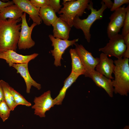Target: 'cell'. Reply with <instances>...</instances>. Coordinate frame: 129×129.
<instances>
[{"mask_svg": "<svg viewBox=\"0 0 129 129\" xmlns=\"http://www.w3.org/2000/svg\"><path fill=\"white\" fill-rule=\"evenodd\" d=\"M21 20L0 19V53L10 50L16 51L21 26L18 23Z\"/></svg>", "mask_w": 129, "mask_h": 129, "instance_id": "obj_1", "label": "cell"}, {"mask_svg": "<svg viewBox=\"0 0 129 129\" xmlns=\"http://www.w3.org/2000/svg\"><path fill=\"white\" fill-rule=\"evenodd\" d=\"M129 59L123 58L114 61V79L112 82L114 92L127 96L129 92Z\"/></svg>", "mask_w": 129, "mask_h": 129, "instance_id": "obj_2", "label": "cell"}, {"mask_svg": "<svg viewBox=\"0 0 129 129\" xmlns=\"http://www.w3.org/2000/svg\"><path fill=\"white\" fill-rule=\"evenodd\" d=\"M101 8L97 10L93 7V3L91 0L89 3L87 9L91 10V13L85 19H81L79 17L76 16L74 18L73 22V26L77 29L82 30L85 38L87 41H90L91 34L90 29L93 23L97 20L102 19L103 17V12L107 8L104 3L102 1Z\"/></svg>", "mask_w": 129, "mask_h": 129, "instance_id": "obj_3", "label": "cell"}, {"mask_svg": "<svg viewBox=\"0 0 129 129\" xmlns=\"http://www.w3.org/2000/svg\"><path fill=\"white\" fill-rule=\"evenodd\" d=\"M90 0H71L63 4L58 13L59 17L66 22L71 27L73 26V20L76 16H81L87 9Z\"/></svg>", "mask_w": 129, "mask_h": 129, "instance_id": "obj_4", "label": "cell"}, {"mask_svg": "<svg viewBox=\"0 0 129 129\" xmlns=\"http://www.w3.org/2000/svg\"><path fill=\"white\" fill-rule=\"evenodd\" d=\"M109 39L105 47L99 49V51L109 57L114 56L118 59L122 58L126 48L124 37L121 34H118Z\"/></svg>", "mask_w": 129, "mask_h": 129, "instance_id": "obj_5", "label": "cell"}, {"mask_svg": "<svg viewBox=\"0 0 129 129\" xmlns=\"http://www.w3.org/2000/svg\"><path fill=\"white\" fill-rule=\"evenodd\" d=\"M21 19V31L17 47L19 49L25 50L32 48L35 44V42L32 38L31 34L33 29L37 25L33 22L30 26H29L27 21L25 13L24 12Z\"/></svg>", "mask_w": 129, "mask_h": 129, "instance_id": "obj_6", "label": "cell"}, {"mask_svg": "<svg viewBox=\"0 0 129 129\" xmlns=\"http://www.w3.org/2000/svg\"><path fill=\"white\" fill-rule=\"evenodd\" d=\"M48 36L52 42V46L54 47L53 49L51 50L50 52L54 59V64L56 67L61 66V60L63 59L62 56L65 50L70 46L75 45L79 39L69 40L55 38L52 34Z\"/></svg>", "mask_w": 129, "mask_h": 129, "instance_id": "obj_7", "label": "cell"}, {"mask_svg": "<svg viewBox=\"0 0 129 129\" xmlns=\"http://www.w3.org/2000/svg\"><path fill=\"white\" fill-rule=\"evenodd\" d=\"M126 12V8L124 5L114 11L109 17L110 21L107 29L109 39L118 34L121 29L123 27Z\"/></svg>", "mask_w": 129, "mask_h": 129, "instance_id": "obj_8", "label": "cell"}, {"mask_svg": "<svg viewBox=\"0 0 129 129\" xmlns=\"http://www.w3.org/2000/svg\"><path fill=\"white\" fill-rule=\"evenodd\" d=\"M34 104L31 108L34 109V114L40 118L45 117L46 112L55 105L51 97V91L48 90L34 99Z\"/></svg>", "mask_w": 129, "mask_h": 129, "instance_id": "obj_9", "label": "cell"}, {"mask_svg": "<svg viewBox=\"0 0 129 129\" xmlns=\"http://www.w3.org/2000/svg\"><path fill=\"white\" fill-rule=\"evenodd\" d=\"M75 49L79 56L85 69V76L88 73L95 70L99 62V58H95L92 53L86 50L83 45L76 43Z\"/></svg>", "mask_w": 129, "mask_h": 129, "instance_id": "obj_10", "label": "cell"}, {"mask_svg": "<svg viewBox=\"0 0 129 129\" xmlns=\"http://www.w3.org/2000/svg\"><path fill=\"white\" fill-rule=\"evenodd\" d=\"M38 55V53L24 55L17 53L12 50H8L0 53V59L5 60L10 67L12 66L14 64L28 63Z\"/></svg>", "mask_w": 129, "mask_h": 129, "instance_id": "obj_11", "label": "cell"}, {"mask_svg": "<svg viewBox=\"0 0 129 129\" xmlns=\"http://www.w3.org/2000/svg\"><path fill=\"white\" fill-rule=\"evenodd\" d=\"M85 77L91 78L97 86L104 89L110 97H113L114 88L111 79L95 70L88 73Z\"/></svg>", "mask_w": 129, "mask_h": 129, "instance_id": "obj_12", "label": "cell"}, {"mask_svg": "<svg viewBox=\"0 0 129 129\" xmlns=\"http://www.w3.org/2000/svg\"><path fill=\"white\" fill-rule=\"evenodd\" d=\"M12 1L23 12L29 15L33 22L37 25L41 24L42 21L39 16L40 9L35 7L28 0H12Z\"/></svg>", "mask_w": 129, "mask_h": 129, "instance_id": "obj_13", "label": "cell"}, {"mask_svg": "<svg viewBox=\"0 0 129 129\" xmlns=\"http://www.w3.org/2000/svg\"><path fill=\"white\" fill-rule=\"evenodd\" d=\"M28 64V63L14 64L12 67L16 70L17 73H19L23 78L26 85V92L29 94L32 86L38 90L41 89V86L40 84L37 82L31 76L29 71Z\"/></svg>", "mask_w": 129, "mask_h": 129, "instance_id": "obj_14", "label": "cell"}, {"mask_svg": "<svg viewBox=\"0 0 129 129\" xmlns=\"http://www.w3.org/2000/svg\"><path fill=\"white\" fill-rule=\"evenodd\" d=\"M99 58V62L95 68V70L106 77L113 80L114 78L112 74L114 73L115 67L114 61L103 53L100 54Z\"/></svg>", "mask_w": 129, "mask_h": 129, "instance_id": "obj_15", "label": "cell"}, {"mask_svg": "<svg viewBox=\"0 0 129 129\" xmlns=\"http://www.w3.org/2000/svg\"><path fill=\"white\" fill-rule=\"evenodd\" d=\"M53 27V36L63 40H68L71 27L65 21L59 17L52 25Z\"/></svg>", "mask_w": 129, "mask_h": 129, "instance_id": "obj_16", "label": "cell"}, {"mask_svg": "<svg viewBox=\"0 0 129 129\" xmlns=\"http://www.w3.org/2000/svg\"><path fill=\"white\" fill-rule=\"evenodd\" d=\"M80 75L71 72L69 76L64 81L63 86L57 96L53 99L55 105H61L65 98L67 90L74 82Z\"/></svg>", "mask_w": 129, "mask_h": 129, "instance_id": "obj_17", "label": "cell"}, {"mask_svg": "<svg viewBox=\"0 0 129 129\" xmlns=\"http://www.w3.org/2000/svg\"><path fill=\"white\" fill-rule=\"evenodd\" d=\"M24 12L16 5L14 4L2 8L0 11V19L17 20L21 18Z\"/></svg>", "mask_w": 129, "mask_h": 129, "instance_id": "obj_18", "label": "cell"}, {"mask_svg": "<svg viewBox=\"0 0 129 129\" xmlns=\"http://www.w3.org/2000/svg\"><path fill=\"white\" fill-rule=\"evenodd\" d=\"M39 16L46 25H52L57 20L58 17L53 9L49 5L40 8Z\"/></svg>", "mask_w": 129, "mask_h": 129, "instance_id": "obj_19", "label": "cell"}, {"mask_svg": "<svg viewBox=\"0 0 129 129\" xmlns=\"http://www.w3.org/2000/svg\"><path fill=\"white\" fill-rule=\"evenodd\" d=\"M70 53L72 61L71 72L80 75H84L86 72V70L75 49H70Z\"/></svg>", "mask_w": 129, "mask_h": 129, "instance_id": "obj_20", "label": "cell"}, {"mask_svg": "<svg viewBox=\"0 0 129 129\" xmlns=\"http://www.w3.org/2000/svg\"><path fill=\"white\" fill-rule=\"evenodd\" d=\"M0 83L3 90L5 101L11 111H13L17 106L11 92V86L7 82L2 80H0Z\"/></svg>", "mask_w": 129, "mask_h": 129, "instance_id": "obj_21", "label": "cell"}, {"mask_svg": "<svg viewBox=\"0 0 129 129\" xmlns=\"http://www.w3.org/2000/svg\"><path fill=\"white\" fill-rule=\"evenodd\" d=\"M10 90L17 106L22 105L29 107L31 106L30 102L27 101L22 95L11 86Z\"/></svg>", "mask_w": 129, "mask_h": 129, "instance_id": "obj_22", "label": "cell"}, {"mask_svg": "<svg viewBox=\"0 0 129 129\" xmlns=\"http://www.w3.org/2000/svg\"><path fill=\"white\" fill-rule=\"evenodd\" d=\"M11 110L5 101L0 103V117L4 122L9 118Z\"/></svg>", "mask_w": 129, "mask_h": 129, "instance_id": "obj_23", "label": "cell"}, {"mask_svg": "<svg viewBox=\"0 0 129 129\" xmlns=\"http://www.w3.org/2000/svg\"><path fill=\"white\" fill-rule=\"evenodd\" d=\"M126 8V15L124 22L122 34L123 37L129 33V5Z\"/></svg>", "mask_w": 129, "mask_h": 129, "instance_id": "obj_24", "label": "cell"}, {"mask_svg": "<svg viewBox=\"0 0 129 129\" xmlns=\"http://www.w3.org/2000/svg\"><path fill=\"white\" fill-rule=\"evenodd\" d=\"M30 1L35 7L40 9L49 5V0H31Z\"/></svg>", "mask_w": 129, "mask_h": 129, "instance_id": "obj_25", "label": "cell"}, {"mask_svg": "<svg viewBox=\"0 0 129 129\" xmlns=\"http://www.w3.org/2000/svg\"><path fill=\"white\" fill-rule=\"evenodd\" d=\"M60 0H49V5L56 13H58L60 10L62 5L60 4Z\"/></svg>", "mask_w": 129, "mask_h": 129, "instance_id": "obj_26", "label": "cell"}, {"mask_svg": "<svg viewBox=\"0 0 129 129\" xmlns=\"http://www.w3.org/2000/svg\"><path fill=\"white\" fill-rule=\"evenodd\" d=\"M129 3V0H114L112 7L110 9V11H114L123 4H128Z\"/></svg>", "mask_w": 129, "mask_h": 129, "instance_id": "obj_27", "label": "cell"}, {"mask_svg": "<svg viewBox=\"0 0 129 129\" xmlns=\"http://www.w3.org/2000/svg\"><path fill=\"white\" fill-rule=\"evenodd\" d=\"M124 39L126 48L123 57V58H129V33L124 37Z\"/></svg>", "mask_w": 129, "mask_h": 129, "instance_id": "obj_28", "label": "cell"}, {"mask_svg": "<svg viewBox=\"0 0 129 129\" xmlns=\"http://www.w3.org/2000/svg\"><path fill=\"white\" fill-rule=\"evenodd\" d=\"M14 4V3L12 0L4 2L0 0V11L2 8Z\"/></svg>", "mask_w": 129, "mask_h": 129, "instance_id": "obj_29", "label": "cell"}, {"mask_svg": "<svg viewBox=\"0 0 129 129\" xmlns=\"http://www.w3.org/2000/svg\"><path fill=\"white\" fill-rule=\"evenodd\" d=\"M103 2L107 8L111 9L113 5V3L110 0H102Z\"/></svg>", "mask_w": 129, "mask_h": 129, "instance_id": "obj_30", "label": "cell"}, {"mask_svg": "<svg viewBox=\"0 0 129 129\" xmlns=\"http://www.w3.org/2000/svg\"><path fill=\"white\" fill-rule=\"evenodd\" d=\"M4 100L3 90L1 86L0 83V103Z\"/></svg>", "mask_w": 129, "mask_h": 129, "instance_id": "obj_31", "label": "cell"}, {"mask_svg": "<svg viewBox=\"0 0 129 129\" xmlns=\"http://www.w3.org/2000/svg\"><path fill=\"white\" fill-rule=\"evenodd\" d=\"M71 0H63V2L62 3V4H64L70 1H71Z\"/></svg>", "mask_w": 129, "mask_h": 129, "instance_id": "obj_32", "label": "cell"}, {"mask_svg": "<svg viewBox=\"0 0 129 129\" xmlns=\"http://www.w3.org/2000/svg\"><path fill=\"white\" fill-rule=\"evenodd\" d=\"M123 129H129V125H126Z\"/></svg>", "mask_w": 129, "mask_h": 129, "instance_id": "obj_33", "label": "cell"}]
</instances>
